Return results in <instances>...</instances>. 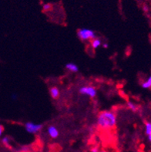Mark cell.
<instances>
[{"label": "cell", "mask_w": 151, "mask_h": 152, "mask_svg": "<svg viewBox=\"0 0 151 152\" xmlns=\"http://www.w3.org/2000/svg\"><path fill=\"white\" fill-rule=\"evenodd\" d=\"M50 95L53 99H57L59 96V91L57 87H52L50 89Z\"/></svg>", "instance_id": "cell-7"}, {"label": "cell", "mask_w": 151, "mask_h": 152, "mask_svg": "<svg viewBox=\"0 0 151 152\" xmlns=\"http://www.w3.org/2000/svg\"><path fill=\"white\" fill-rule=\"evenodd\" d=\"M97 124L104 129L113 128L117 124V117L112 111H103L98 116Z\"/></svg>", "instance_id": "cell-1"}, {"label": "cell", "mask_w": 151, "mask_h": 152, "mask_svg": "<svg viewBox=\"0 0 151 152\" xmlns=\"http://www.w3.org/2000/svg\"><path fill=\"white\" fill-rule=\"evenodd\" d=\"M151 87V77H148V79L146 81H144V83H142V87L144 89L150 88Z\"/></svg>", "instance_id": "cell-9"}, {"label": "cell", "mask_w": 151, "mask_h": 152, "mask_svg": "<svg viewBox=\"0 0 151 152\" xmlns=\"http://www.w3.org/2000/svg\"><path fill=\"white\" fill-rule=\"evenodd\" d=\"M91 45H92V47L93 49H97L98 47H100V45H101V40L98 38L94 39L92 40Z\"/></svg>", "instance_id": "cell-8"}, {"label": "cell", "mask_w": 151, "mask_h": 152, "mask_svg": "<svg viewBox=\"0 0 151 152\" xmlns=\"http://www.w3.org/2000/svg\"><path fill=\"white\" fill-rule=\"evenodd\" d=\"M108 46H109V45L107 44V43H104V44L103 45V48H108Z\"/></svg>", "instance_id": "cell-17"}, {"label": "cell", "mask_w": 151, "mask_h": 152, "mask_svg": "<svg viewBox=\"0 0 151 152\" xmlns=\"http://www.w3.org/2000/svg\"><path fill=\"white\" fill-rule=\"evenodd\" d=\"M26 130L27 132L30 134H36L40 131L42 127V124H35L33 122H27L25 125Z\"/></svg>", "instance_id": "cell-3"}, {"label": "cell", "mask_w": 151, "mask_h": 152, "mask_svg": "<svg viewBox=\"0 0 151 152\" xmlns=\"http://www.w3.org/2000/svg\"><path fill=\"white\" fill-rule=\"evenodd\" d=\"M146 134L148 135H151V123L150 122H147L146 123Z\"/></svg>", "instance_id": "cell-11"}, {"label": "cell", "mask_w": 151, "mask_h": 152, "mask_svg": "<svg viewBox=\"0 0 151 152\" xmlns=\"http://www.w3.org/2000/svg\"><path fill=\"white\" fill-rule=\"evenodd\" d=\"M100 152H106V151H100Z\"/></svg>", "instance_id": "cell-20"}, {"label": "cell", "mask_w": 151, "mask_h": 152, "mask_svg": "<svg viewBox=\"0 0 151 152\" xmlns=\"http://www.w3.org/2000/svg\"><path fill=\"white\" fill-rule=\"evenodd\" d=\"M127 107H128L129 109H130V110L133 112H136V110H138V107L136 106L135 104H133V102H131V101H129V102H127Z\"/></svg>", "instance_id": "cell-10"}, {"label": "cell", "mask_w": 151, "mask_h": 152, "mask_svg": "<svg viewBox=\"0 0 151 152\" xmlns=\"http://www.w3.org/2000/svg\"><path fill=\"white\" fill-rule=\"evenodd\" d=\"M66 68L70 72H73V73H77V72L79 71V66L76 64H73V63L66 64Z\"/></svg>", "instance_id": "cell-6"}, {"label": "cell", "mask_w": 151, "mask_h": 152, "mask_svg": "<svg viewBox=\"0 0 151 152\" xmlns=\"http://www.w3.org/2000/svg\"><path fill=\"white\" fill-rule=\"evenodd\" d=\"M80 94L83 95H87L90 97H95L97 94V91L96 89L91 86H86V87H82L80 89Z\"/></svg>", "instance_id": "cell-4"}, {"label": "cell", "mask_w": 151, "mask_h": 152, "mask_svg": "<svg viewBox=\"0 0 151 152\" xmlns=\"http://www.w3.org/2000/svg\"><path fill=\"white\" fill-rule=\"evenodd\" d=\"M42 9L44 11H49L52 9V5L50 3H45L43 6H42Z\"/></svg>", "instance_id": "cell-12"}, {"label": "cell", "mask_w": 151, "mask_h": 152, "mask_svg": "<svg viewBox=\"0 0 151 152\" xmlns=\"http://www.w3.org/2000/svg\"><path fill=\"white\" fill-rule=\"evenodd\" d=\"M143 10H144V11L145 12H147L149 11V7H148V6H147V5H144V7H143Z\"/></svg>", "instance_id": "cell-14"}, {"label": "cell", "mask_w": 151, "mask_h": 152, "mask_svg": "<svg viewBox=\"0 0 151 152\" xmlns=\"http://www.w3.org/2000/svg\"><path fill=\"white\" fill-rule=\"evenodd\" d=\"M2 141L5 145H9V139L7 137H4Z\"/></svg>", "instance_id": "cell-13"}, {"label": "cell", "mask_w": 151, "mask_h": 152, "mask_svg": "<svg viewBox=\"0 0 151 152\" xmlns=\"http://www.w3.org/2000/svg\"><path fill=\"white\" fill-rule=\"evenodd\" d=\"M77 36L82 41L90 40V39H96V34L95 32L92 29H80L77 32Z\"/></svg>", "instance_id": "cell-2"}, {"label": "cell", "mask_w": 151, "mask_h": 152, "mask_svg": "<svg viewBox=\"0 0 151 152\" xmlns=\"http://www.w3.org/2000/svg\"><path fill=\"white\" fill-rule=\"evenodd\" d=\"M48 133L50 137H53V138H56V137H58V136L59 134V131L54 126H50L48 127Z\"/></svg>", "instance_id": "cell-5"}, {"label": "cell", "mask_w": 151, "mask_h": 152, "mask_svg": "<svg viewBox=\"0 0 151 152\" xmlns=\"http://www.w3.org/2000/svg\"><path fill=\"white\" fill-rule=\"evenodd\" d=\"M12 98H15H15H16V96H15V95H14V96H12Z\"/></svg>", "instance_id": "cell-19"}, {"label": "cell", "mask_w": 151, "mask_h": 152, "mask_svg": "<svg viewBox=\"0 0 151 152\" xmlns=\"http://www.w3.org/2000/svg\"><path fill=\"white\" fill-rule=\"evenodd\" d=\"M91 152H99V150H98L97 148H92V150H91Z\"/></svg>", "instance_id": "cell-15"}, {"label": "cell", "mask_w": 151, "mask_h": 152, "mask_svg": "<svg viewBox=\"0 0 151 152\" xmlns=\"http://www.w3.org/2000/svg\"><path fill=\"white\" fill-rule=\"evenodd\" d=\"M2 131H3V128H2V125H1V124H0V137H1V135H2Z\"/></svg>", "instance_id": "cell-16"}, {"label": "cell", "mask_w": 151, "mask_h": 152, "mask_svg": "<svg viewBox=\"0 0 151 152\" xmlns=\"http://www.w3.org/2000/svg\"><path fill=\"white\" fill-rule=\"evenodd\" d=\"M148 140H149V141H151V135H148Z\"/></svg>", "instance_id": "cell-18"}]
</instances>
